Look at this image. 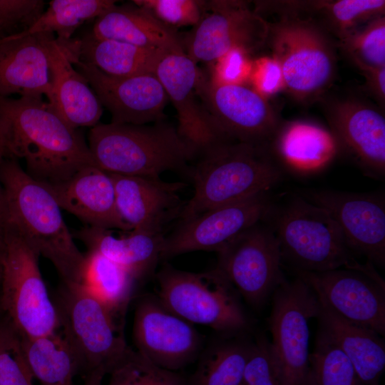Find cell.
Wrapping results in <instances>:
<instances>
[{"instance_id": "cell-21", "label": "cell", "mask_w": 385, "mask_h": 385, "mask_svg": "<svg viewBox=\"0 0 385 385\" xmlns=\"http://www.w3.org/2000/svg\"><path fill=\"white\" fill-rule=\"evenodd\" d=\"M110 175L118 212L130 230L163 232L165 223L180 215L178 193L184 183L165 182L160 177Z\"/></svg>"}, {"instance_id": "cell-26", "label": "cell", "mask_w": 385, "mask_h": 385, "mask_svg": "<svg viewBox=\"0 0 385 385\" xmlns=\"http://www.w3.org/2000/svg\"><path fill=\"white\" fill-rule=\"evenodd\" d=\"M92 35L167 53L185 52L182 38L143 9L115 5L96 19Z\"/></svg>"}, {"instance_id": "cell-44", "label": "cell", "mask_w": 385, "mask_h": 385, "mask_svg": "<svg viewBox=\"0 0 385 385\" xmlns=\"http://www.w3.org/2000/svg\"><path fill=\"white\" fill-rule=\"evenodd\" d=\"M364 76L366 86L378 102L384 106L385 101V67L375 68L359 62H352Z\"/></svg>"}, {"instance_id": "cell-17", "label": "cell", "mask_w": 385, "mask_h": 385, "mask_svg": "<svg viewBox=\"0 0 385 385\" xmlns=\"http://www.w3.org/2000/svg\"><path fill=\"white\" fill-rule=\"evenodd\" d=\"M324 101L330 131L366 175L385 176V118L376 107L354 98Z\"/></svg>"}, {"instance_id": "cell-47", "label": "cell", "mask_w": 385, "mask_h": 385, "mask_svg": "<svg viewBox=\"0 0 385 385\" xmlns=\"http://www.w3.org/2000/svg\"><path fill=\"white\" fill-rule=\"evenodd\" d=\"M1 257H2V239L0 240V279H1Z\"/></svg>"}, {"instance_id": "cell-48", "label": "cell", "mask_w": 385, "mask_h": 385, "mask_svg": "<svg viewBox=\"0 0 385 385\" xmlns=\"http://www.w3.org/2000/svg\"><path fill=\"white\" fill-rule=\"evenodd\" d=\"M5 37L0 38V49H1V46L3 45V43L5 41Z\"/></svg>"}, {"instance_id": "cell-19", "label": "cell", "mask_w": 385, "mask_h": 385, "mask_svg": "<svg viewBox=\"0 0 385 385\" xmlns=\"http://www.w3.org/2000/svg\"><path fill=\"white\" fill-rule=\"evenodd\" d=\"M72 61L111 114L112 123L145 125L163 120L169 98L155 74L115 77L81 61L78 54Z\"/></svg>"}, {"instance_id": "cell-3", "label": "cell", "mask_w": 385, "mask_h": 385, "mask_svg": "<svg viewBox=\"0 0 385 385\" xmlns=\"http://www.w3.org/2000/svg\"><path fill=\"white\" fill-rule=\"evenodd\" d=\"M6 225L22 237L40 257L48 260L62 283L78 282L84 253L76 246L61 208L46 185L30 176L16 159L0 162Z\"/></svg>"}, {"instance_id": "cell-16", "label": "cell", "mask_w": 385, "mask_h": 385, "mask_svg": "<svg viewBox=\"0 0 385 385\" xmlns=\"http://www.w3.org/2000/svg\"><path fill=\"white\" fill-rule=\"evenodd\" d=\"M133 338L138 352L158 366L174 372L192 362L201 345L192 324L153 296L142 297L136 304Z\"/></svg>"}, {"instance_id": "cell-13", "label": "cell", "mask_w": 385, "mask_h": 385, "mask_svg": "<svg viewBox=\"0 0 385 385\" xmlns=\"http://www.w3.org/2000/svg\"><path fill=\"white\" fill-rule=\"evenodd\" d=\"M297 274L339 316L384 336L385 284L371 263L357 269Z\"/></svg>"}, {"instance_id": "cell-12", "label": "cell", "mask_w": 385, "mask_h": 385, "mask_svg": "<svg viewBox=\"0 0 385 385\" xmlns=\"http://www.w3.org/2000/svg\"><path fill=\"white\" fill-rule=\"evenodd\" d=\"M268 32V22L245 1H207L205 14L183 41L193 62L212 63L234 49L254 53L267 43Z\"/></svg>"}, {"instance_id": "cell-5", "label": "cell", "mask_w": 385, "mask_h": 385, "mask_svg": "<svg viewBox=\"0 0 385 385\" xmlns=\"http://www.w3.org/2000/svg\"><path fill=\"white\" fill-rule=\"evenodd\" d=\"M272 215L270 224L279 242L282 261L296 271L320 272L363 267L348 249L341 230L322 207L297 196Z\"/></svg>"}, {"instance_id": "cell-28", "label": "cell", "mask_w": 385, "mask_h": 385, "mask_svg": "<svg viewBox=\"0 0 385 385\" xmlns=\"http://www.w3.org/2000/svg\"><path fill=\"white\" fill-rule=\"evenodd\" d=\"M87 250L96 251L128 271L136 280L155 268L161 258L163 232L130 230L116 237L109 230L85 227L74 234Z\"/></svg>"}, {"instance_id": "cell-37", "label": "cell", "mask_w": 385, "mask_h": 385, "mask_svg": "<svg viewBox=\"0 0 385 385\" xmlns=\"http://www.w3.org/2000/svg\"><path fill=\"white\" fill-rule=\"evenodd\" d=\"M337 46L352 62L385 67V16L371 21L338 41Z\"/></svg>"}, {"instance_id": "cell-7", "label": "cell", "mask_w": 385, "mask_h": 385, "mask_svg": "<svg viewBox=\"0 0 385 385\" xmlns=\"http://www.w3.org/2000/svg\"><path fill=\"white\" fill-rule=\"evenodd\" d=\"M39 256L6 225L2 238L0 312L20 335L34 338L59 329L57 311L43 279Z\"/></svg>"}, {"instance_id": "cell-32", "label": "cell", "mask_w": 385, "mask_h": 385, "mask_svg": "<svg viewBox=\"0 0 385 385\" xmlns=\"http://www.w3.org/2000/svg\"><path fill=\"white\" fill-rule=\"evenodd\" d=\"M58 330L34 338L20 335L27 364L41 385H74V377L81 371L73 350Z\"/></svg>"}, {"instance_id": "cell-24", "label": "cell", "mask_w": 385, "mask_h": 385, "mask_svg": "<svg viewBox=\"0 0 385 385\" xmlns=\"http://www.w3.org/2000/svg\"><path fill=\"white\" fill-rule=\"evenodd\" d=\"M71 39H57L53 46L50 63L51 95L47 102L71 127H93L102 115L103 106L73 64Z\"/></svg>"}, {"instance_id": "cell-23", "label": "cell", "mask_w": 385, "mask_h": 385, "mask_svg": "<svg viewBox=\"0 0 385 385\" xmlns=\"http://www.w3.org/2000/svg\"><path fill=\"white\" fill-rule=\"evenodd\" d=\"M44 184L61 209L88 227L130 231L118 212L110 173L95 165L80 169L62 182Z\"/></svg>"}, {"instance_id": "cell-39", "label": "cell", "mask_w": 385, "mask_h": 385, "mask_svg": "<svg viewBox=\"0 0 385 385\" xmlns=\"http://www.w3.org/2000/svg\"><path fill=\"white\" fill-rule=\"evenodd\" d=\"M163 25L175 29L178 27L195 26L207 11V1L200 0H133Z\"/></svg>"}, {"instance_id": "cell-49", "label": "cell", "mask_w": 385, "mask_h": 385, "mask_svg": "<svg viewBox=\"0 0 385 385\" xmlns=\"http://www.w3.org/2000/svg\"><path fill=\"white\" fill-rule=\"evenodd\" d=\"M2 34L0 32V38H3V35H1Z\"/></svg>"}, {"instance_id": "cell-42", "label": "cell", "mask_w": 385, "mask_h": 385, "mask_svg": "<svg viewBox=\"0 0 385 385\" xmlns=\"http://www.w3.org/2000/svg\"><path fill=\"white\" fill-rule=\"evenodd\" d=\"M42 0H0V31L29 29L45 9Z\"/></svg>"}, {"instance_id": "cell-25", "label": "cell", "mask_w": 385, "mask_h": 385, "mask_svg": "<svg viewBox=\"0 0 385 385\" xmlns=\"http://www.w3.org/2000/svg\"><path fill=\"white\" fill-rule=\"evenodd\" d=\"M269 146L280 166L301 174L324 169L339 151L330 130L303 120L282 122Z\"/></svg>"}, {"instance_id": "cell-14", "label": "cell", "mask_w": 385, "mask_h": 385, "mask_svg": "<svg viewBox=\"0 0 385 385\" xmlns=\"http://www.w3.org/2000/svg\"><path fill=\"white\" fill-rule=\"evenodd\" d=\"M198 94L220 137L269 145L282 122L267 99L247 86L213 85L204 76Z\"/></svg>"}, {"instance_id": "cell-35", "label": "cell", "mask_w": 385, "mask_h": 385, "mask_svg": "<svg viewBox=\"0 0 385 385\" xmlns=\"http://www.w3.org/2000/svg\"><path fill=\"white\" fill-rule=\"evenodd\" d=\"M309 361V385H364L346 355L320 329Z\"/></svg>"}, {"instance_id": "cell-46", "label": "cell", "mask_w": 385, "mask_h": 385, "mask_svg": "<svg viewBox=\"0 0 385 385\" xmlns=\"http://www.w3.org/2000/svg\"><path fill=\"white\" fill-rule=\"evenodd\" d=\"M107 374L104 366H99L86 375L83 385H103V379Z\"/></svg>"}, {"instance_id": "cell-36", "label": "cell", "mask_w": 385, "mask_h": 385, "mask_svg": "<svg viewBox=\"0 0 385 385\" xmlns=\"http://www.w3.org/2000/svg\"><path fill=\"white\" fill-rule=\"evenodd\" d=\"M106 385H184L174 371L160 368L128 347L108 369Z\"/></svg>"}, {"instance_id": "cell-8", "label": "cell", "mask_w": 385, "mask_h": 385, "mask_svg": "<svg viewBox=\"0 0 385 385\" xmlns=\"http://www.w3.org/2000/svg\"><path fill=\"white\" fill-rule=\"evenodd\" d=\"M157 280L159 300L188 322L231 335L248 328L240 294L217 267L190 272L166 265L158 273Z\"/></svg>"}, {"instance_id": "cell-4", "label": "cell", "mask_w": 385, "mask_h": 385, "mask_svg": "<svg viewBox=\"0 0 385 385\" xmlns=\"http://www.w3.org/2000/svg\"><path fill=\"white\" fill-rule=\"evenodd\" d=\"M96 166L111 174L160 177L186 169L197 150L178 128L163 120L153 125L98 123L88 133Z\"/></svg>"}, {"instance_id": "cell-38", "label": "cell", "mask_w": 385, "mask_h": 385, "mask_svg": "<svg viewBox=\"0 0 385 385\" xmlns=\"http://www.w3.org/2000/svg\"><path fill=\"white\" fill-rule=\"evenodd\" d=\"M19 333L0 312V385H34Z\"/></svg>"}, {"instance_id": "cell-10", "label": "cell", "mask_w": 385, "mask_h": 385, "mask_svg": "<svg viewBox=\"0 0 385 385\" xmlns=\"http://www.w3.org/2000/svg\"><path fill=\"white\" fill-rule=\"evenodd\" d=\"M268 319L282 385H309V322L317 318L319 302L299 277L285 279L273 292Z\"/></svg>"}, {"instance_id": "cell-2", "label": "cell", "mask_w": 385, "mask_h": 385, "mask_svg": "<svg viewBox=\"0 0 385 385\" xmlns=\"http://www.w3.org/2000/svg\"><path fill=\"white\" fill-rule=\"evenodd\" d=\"M193 160L189 173L194 193L180 210L182 220L268 192L282 177L268 145L221 138L200 149Z\"/></svg>"}, {"instance_id": "cell-29", "label": "cell", "mask_w": 385, "mask_h": 385, "mask_svg": "<svg viewBox=\"0 0 385 385\" xmlns=\"http://www.w3.org/2000/svg\"><path fill=\"white\" fill-rule=\"evenodd\" d=\"M279 14L300 16L315 22L337 41L371 21L384 16V0L277 1Z\"/></svg>"}, {"instance_id": "cell-15", "label": "cell", "mask_w": 385, "mask_h": 385, "mask_svg": "<svg viewBox=\"0 0 385 385\" xmlns=\"http://www.w3.org/2000/svg\"><path fill=\"white\" fill-rule=\"evenodd\" d=\"M272 205L268 192L209 209L164 236L161 258L195 251H220L241 232L266 219Z\"/></svg>"}, {"instance_id": "cell-1", "label": "cell", "mask_w": 385, "mask_h": 385, "mask_svg": "<svg viewBox=\"0 0 385 385\" xmlns=\"http://www.w3.org/2000/svg\"><path fill=\"white\" fill-rule=\"evenodd\" d=\"M0 146L5 156L22 159L26 172L44 183L62 182L94 165L82 135L40 95L0 97Z\"/></svg>"}, {"instance_id": "cell-9", "label": "cell", "mask_w": 385, "mask_h": 385, "mask_svg": "<svg viewBox=\"0 0 385 385\" xmlns=\"http://www.w3.org/2000/svg\"><path fill=\"white\" fill-rule=\"evenodd\" d=\"M61 333L73 350L86 375L108 369L129 347L123 325L78 284H63L53 302Z\"/></svg>"}, {"instance_id": "cell-33", "label": "cell", "mask_w": 385, "mask_h": 385, "mask_svg": "<svg viewBox=\"0 0 385 385\" xmlns=\"http://www.w3.org/2000/svg\"><path fill=\"white\" fill-rule=\"evenodd\" d=\"M116 5L113 0H52L36 21L26 30L16 33L24 37L49 33L60 41H68L78 27L96 19Z\"/></svg>"}, {"instance_id": "cell-43", "label": "cell", "mask_w": 385, "mask_h": 385, "mask_svg": "<svg viewBox=\"0 0 385 385\" xmlns=\"http://www.w3.org/2000/svg\"><path fill=\"white\" fill-rule=\"evenodd\" d=\"M248 83L254 91L267 99L283 88L280 68L272 57H262L252 61Z\"/></svg>"}, {"instance_id": "cell-6", "label": "cell", "mask_w": 385, "mask_h": 385, "mask_svg": "<svg viewBox=\"0 0 385 385\" xmlns=\"http://www.w3.org/2000/svg\"><path fill=\"white\" fill-rule=\"evenodd\" d=\"M268 25L267 43L280 68L283 88L301 103L321 100L336 72L331 36L315 22L292 15H281Z\"/></svg>"}, {"instance_id": "cell-31", "label": "cell", "mask_w": 385, "mask_h": 385, "mask_svg": "<svg viewBox=\"0 0 385 385\" xmlns=\"http://www.w3.org/2000/svg\"><path fill=\"white\" fill-rule=\"evenodd\" d=\"M135 281L128 271L100 253L84 252L77 284L123 324Z\"/></svg>"}, {"instance_id": "cell-18", "label": "cell", "mask_w": 385, "mask_h": 385, "mask_svg": "<svg viewBox=\"0 0 385 385\" xmlns=\"http://www.w3.org/2000/svg\"><path fill=\"white\" fill-rule=\"evenodd\" d=\"M307 200L326 210L336 221L345 243L368 262L385 265V201L382 194L331 190L309 192Z\"/></svg>"}, {"instance_id": "cell-41", "label": "cell", "mask_w": 385, "mask_h": 385, "mask_svg": "<svg viewBox=\"0 0 385 385\" xmlns=\"http://www.w3.org/2000/svg\"><path fill=\"white\" fill-rule=\"evenodd\" d=\"M211 64L208 81L213 85L246 86L250 76L252 60L240 49L232 50Z\"/></svg>"}, {"instance_id": "cell-45", "label": "cell", "mask_w": 385, "mask_h": 385, "mask_svg": "<svg viewBox=\"0 0 385 385\" xmlns=\"http://www.w3.org/2000/svg\"><path fill=\"white\" fill-rule=\"evenodd\" d=\"M5 156L4 152L0 146V162ZM6 225V207L4 188L0 180V240L2 239L5 227Z\"/></svg>"}, {"instance_id": "cell-20", "label": "cell", "mask_w": 385, "mask_h": 385, "mask_svg": "<svg viewBox=\"0 0 385 385\" xmlns=\"http://www.w3.org/2000/svg\"><path fill=\"white\" fill-rule=\"evenodd\" d=\"M155 74L177 111L179 132L197 152L221 138L212 127L198 94L204 75L197 64L184 51L169 53L161 58Z\"/></svg>"}, {"instance_id": "cell-40", "label": "cell", "mask_w": 385, "mask_h": 385, "mask_svg": "<svg viewBox=\"0 0 385 385\" xmlns=\"http://www.w3.org/2000/svg\"><path fill=\"white\" fill-rule=\"evenodd\" d=\"M241 385H282L270 342L265 335L252 343Z\"/></svg>"}, {"instance_id": "cell-34", "label": "cell", "mask_w": 385, "mask_h": 385, "mask_svg": "<svg viewBox=\"0 0 385 385\" xmlns=\"http://www.w3.org/2000/svg\"><path fill=\"white\" fill-rule=\"evenodd\" d=\"M252 343L231 339L205 354L192 377V385H241Z\"/></svg>"}, {"instance_id": "cell-11", "label": "cell", "mask_w": 385, "mask_h": 385, "mask_svg": "<svg viewBox=\"0 0 385 385\" xmlns=\"http://www.w3.org/2000/svg\"><path fill=\"white\" fill-rule=\"evenodd\" d=\"M218 254L217 268L248 304L261 309L286 279L276 235L265 220L236 236Z\"/></svg>"}, {"instance_id": "cell-22", "label": "cell", "mask_w": 385, "mask_h": 385, "mask_svg": "<svg viewBox=\"0 0 385 385\" xmlns=\"http://www.w3.org/2000/svg\"><path fill=\"white\" fill-rule=\"evenodd\" d=\"M56 36L41 33L5 37L0 49V97L51 95V56Z\"/></svg>"}, {"instance_id": "cell-30", "label": "cell", "mask_w": 385, "mask_h": 385, "mask_svg": "<svg viewBox=\"0 0 385 385\" xmlns=\"http://www.w3.org/2000/svg\"><path fill=\"white\" fill-rule=\"evenodd\" d=\"M78 58L103 73L115 77H130L155 72L167 52L140 47L91 33L78 39Z\"/></svg>"}, {"instance_id": "cell-27", "label": "cell", "mask_w": 385, "mask_h": 385, "mask_svg": "<svg viewBox=\"0 0 385 385\" xmlns=\"http://www.w3.org/2000/svg\"><path fill=\"white\" fill-rule=\"evenodd\" d=\"M317 298L319 329L327 334L346 355L364 385H379L385 367V344L381 336L346 321L324 300Z\"/></svg>"}]
</instances>
